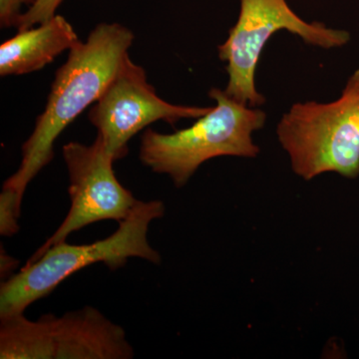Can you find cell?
Listing matches in <instances>:
<instances>
[{
  "label": "cell",
  "mask_w": 359,
  "mask_h": 359,
  "mask_svg": "<svg viewBox=\"0 0 359 359\" xmlns=\"http://www.w3.org/2000/svg\"><path fill=\"white\" fill-rule=\"evenodd\" d=\"M63 158L69 176L71 208L67 216L30 259L52 245L65 242L71 233L97 222L126 219L138 200L116 178L114 158L97 137L91 145L70 142L63 146Z\"/></svg>",
  "instance_id": "obj_8"
},
{
  "label": "cell",
  "mask_w": 359,
  "mask_h": 359,
  "mask_svg": "<svg viewBox=\"0 0 359 359\" xmlns=\"http://www.w3.org/2000/svg\"><path fill=\"white\" fill-rule=\"evenodd\" d=\"M21 201L20 197L2 190L0 195V233L4 237H11L20 230L18 218L20 217Z\"/></svg>",
  "instance_id": "obj_10"
},
{
  "label": "cell",
  "mask_w": 359,
  "mask_h": 359,
  "mask_svg": "<svg viewBox=\"0 0 359 359\" xmlns=\"http://www.w3.org/2000/svg\"><path fill=\"white\" fill-rule=\"evenodd\" d=\"M35 0H0L1 27H16L23 6H32Z\"/></svg>",
  "instance_id": "obj_12"
},
{
  "label": "cell",
  "mask_w": 359,
  "mask_h": 359,
  "mask_svg": "<svg viewBox=\"0 0 359 359\" xmlns=\"http://www.w3.org/2000/svg\"><path fill=\"white\" fill-rule=\"evenodd\" d=\"M65 0H35L27 11L21 14L16 28L18 32L41 25L56 15V11Z\"/></svg>",
  "instance_id": "obj_11"
},
{
  "label": "cell",
  "mask_w": 359,
  "mask_h": 359,
  "mask_svg": "<svg viewBox=\"0 0 359 359\" xmlns=\"http://www.w3.org/2000/svg\"><path fill=\"white\" fill-rule=\"evenodd\" d=\"M80 40L69 21L56 14L41 25L18 32L0 46V75H25L44 68Z\"/></svg>",
  "instance_id": "obj_9"
},
{
  "label": "cell",
  "mask_w": 359,
  "mask_h": 359,
  "mask_svg": "<svg viewBox=\"0 0 359 359\" xmlns=\"http://www.w3.org/2000/svg\"><path fill=\"white\" fill-rule=\"evenodd\" d=\"M1 359H131L134 349L120 325L85 306L39 320L23 313L0 318Z\"/></svg>",
  "instance_id": "obj_5"
},
{
  "label": "cell",
  "mask_w": 359,
  "mask_h": 359,
  "mask_svg": "<svg viewBox=\"0 0 359 359\" xmlns=\"http://www.w3.org/2000/svg\"><path fill=\"white\" fill-rule=\"evenodd\" d=\"M209 96L216 106L189 128L172 134L148 129L142 135L141 162L155 173L168 175L177 188L185 186L207 161L255 158L259 153L252 133L264 126L266 112L238 102L224 90L212 88Z\"/></svg>",
  "instance_id": "obj_3"
},
{
  "label": "cell",
  "mask_w": 359,
  "mask_h": 359,
  "mask_svg": "<svg viewBox=\"0 0 359 359\" xmlns=\"http://www.w3.org/2000/svg\"><path fill=\"white\" fill-rule=\"evenodd\" d=\"M211 109L163 100L149 83L145 70L127 56L93 104L88 117L106 151L117 161L128 154V142L149 125L157 121L174 125L181 119H198Z\"/></svg>",
  "instance_id": "obj_7"
},
{
  "label": "cell",
  "mask_w": 359,
  "mask_h": 359,
  "mask_svg": "<svg viewBox=\"0 0 359 359\" xmlns=\"http://www.w3.org/2000/svg\"><path fill=\"white\" fill-rule=\"evenodd\" d=\"M287 30L306 44L323 49L348 43L351 34L320 22H306L285 0H241L240 15L229 36L219 45V58L226 63L229 80L224 92L238 102L259 107L266 102L256 88V70L262 52L271 37Z\"/></svg>",
  "instance_id": "obj_6"
},
{
  "label": "cell",
  "mask_w": 359,
  "mask_h": 359,
  "mask_svg": "<svg viewBox=\"0 0 359 359\" xmlns=\"http://www.w3.org/2000/svg\"><path fill=\"white\" fill-rule=\"evenodd\" d=\"M292 171L306 181L334 172L359 176V69L330 103H295L276 126Z\"/></svg>",
  "instance_id": "obj_4"
},
{
  "label": "cell",
  "mask_w": 359,
  "mask_h": 359,
  "mask_svg": "<svg viewBox=\"0 0 359 359\" xmlns=\"http://www.w3.org/2000/svg\"><path fill=\"white\" fill-rule=\"evenodd\" d=\"M164 215L162 201H138L109 237L92 244L60 243L30 259L20 273L1 283L0 318L25 313L33 302L50 294L66 278L91 264L104 263L110 269H118L131 257L159 264L162 259L151 247L148 231L151 223Z\"/></svg>",
  "instance_id": "obj_2"
},
{
  "label": "cell",
  "mask_w": 359,
  "mask_h": 359,
  "mask_svg": "<svg viewBox=\"0 0 359 359\" xmlns=\"http://www.w3.org/2000/svg\"><path fill=\"white\" fill-rule=\"evenodd\" d=\"M133 41V32L126 26L100 23L86 41L70 49L67 60L56 71L45 109L22 145L20 168L4 182V190L22 199L28 184L53 160L59 135L100 98L129 56Z\"/></svg>",
  "instance_id": "obj_1"
}]
</instances>
